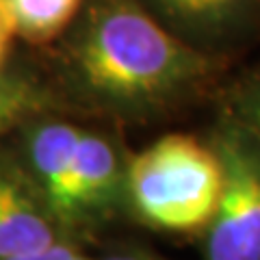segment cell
I'll return each mask as SVG.
<instances>
[{"label":"cell","instance_id":"10","mask_svg":"<svg viewBox=\"0 0 260 260\" xmlns=\"http://www.w3.org/2000/svg\"><path fill=\"white\" fill-rule=\"evenodd\" d=\"M237 124L260 145V80L245 87L237 102Z\"/></svg>","mask_w":260,"mask_h":260},{"label":"cell","instance_id":"7","mask_svg":"<svg viewBox=\"0 0 260 260\" xmlns=\"http://www.w3.org/2000/svg\"><path fill=\"white\" fill-rule=\"evenodd\" d=\"M167 28L191 46H210L239 26L251 0H152Z\"/></svg>","mask_w":260,"mask_h":260},{"label":"cell","instance_id":"6","mask_svg":"<svg viewBox=\"0 0 260 260\" xmlns=\"http://www.w3.org/2000/svg\"><path fill=\"white\" fill-rule=\"evenodd\" d=\"M52 215L11 176L0 174V258L35 254L59 241Z\"/></svg>","mask_w":260,"mask_h":260},{"label":"cell","instance_id":"4","mask_svg":"<svg viewBox=\"0 0 260 260\" xmlns=\"http://www.w3.org/2000/svg\"><path fill=\"white\" fill-rule=\"evenodd\" d=\"M80 128L68 121H44L28 137V160L39 193L56 221L74 223L72 165Z\"/></svg>","mask_w":260,"mask_h":260},{"label":"cell","instance_id":"12","mask_svg":"<svg viewBox=\"0 0 260 260\" xmlns=\"http://www.w3.org/2000/svg\"><path fill=\"white\" fill-rule=\"evenodd\" d=\"M13 35H15V28H13L11 15L7 11L5 3L0 0V65H3V61L7 59V52H9Z\"/></svg>","mask_w":260,"mask_h":260},{"label":"cell","instance_id":"9","mask_svg":"<svg viewBox=\"0 0 260 260\" xmlns=\"http://www.w3.org/2000/svg\"><path fill=\"white\" fill-rule=\"evenodd\" d=\"M39 107V95L28 83L0 74V135Z\"/></svg>","mask_w":260,"mask_h":260},{"label":"cell","instance_id":"11","mask_svg":"<svg viewBox=\"0 0 260 260\" xmlns=\"http://www.w3.org/2000/svg\"><path fill=\"white\" fill-rule=\"evenodd\" d=\"M0 260H89V258L83 256L80 251H76L74 247H70V245H65V243L56 241L54 245L46 247L42 251H35V254L13 256V258H0Z\"/></svg>","mask_w":260,"mask_h":260},{"label":"cell","instance_id":"8","mask_svg":"<svg viewBox=\"0 0 260 260\" xmlns=\"http://www.w3.org/2000/svg\"><path fill=\"white\" fill-rule=\"evenodd\" d=\"M15 35L28 42H50L68 28L83 0H3Z\"/></svg>","mask_w":260,"mask_h":260},{"label":"cell","instance_id":"2","mask_svg":"<svg viewBox=\"0 0 260 260\" xmlns=\"http://www.w3.org/2000/svg\"><path fill=\"white\" fill-rule=\"evenodd\" d=\"M221 160L213 143L169 133L124 167V195L143 223L172 234L204 232L221 193Z\"/></svg>","mask_w":260,"mask_h":260},{"label":"cell","instance_id":"1","mask_svg":"<svg viewBox=\"0 0 260 260\" xmlns=\"http://www.w3.org/2000/svg\"><path fill=\"white\" fill-rule=\"evenodd\" d=\"M74 68L98 100L148 113L200 91L215 63L135 0H100L80 28Z\"/></svg>","mask_w":260,"mask_h":260},{"label":"cell","instance_id":"3","mask_svg":"<svg viewBox=\"0 0 260 260\" xmlns=\"http://www.w3.org/2000/svg\"><path fill=\"white\" fill-rule=\"evenodd\" d=\"M221 193L206 225V260H260V145L237 121L215 137Z\"/></svg>","mask_w":260,"mask_h":260},{"label":"cell","instance_id":"5","mask_svg":"<svg viewBox=\"0 0 260 260\" xmlns=\"http://www.w3.org/2000/svg\"><path fill=\"white\" fill-rule=\"evenodd\" d=\"M124 193V167L109 139L80 130L72 165L74 223L109 208Z\"/></svg>","mask_w":260,"mask_h":260},{"label":"cell","instance_id":"13","mask_svg":"<svg viewBox=\"0 0 260 260\" xmlns=\"http://www.w3.org/2000/svg\"><path fill=\"white\" fill-rule=\"evenodd\" d=\"M102 260H165V258H158L154 254H145V251H124V254H113V256H107Z\"/></svg>","mask_w":260,"mask_h":260}]
</instances>
